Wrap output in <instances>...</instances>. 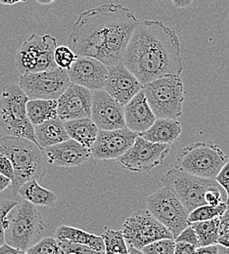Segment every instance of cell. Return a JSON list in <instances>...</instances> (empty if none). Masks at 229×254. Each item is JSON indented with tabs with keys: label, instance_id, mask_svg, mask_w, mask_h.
<instances>
[{
	"label": "cell",
	"instance_id": "6da1fadb",
	"mask_svg": "<svg viewBox=\"0 0 229 254\" xmlns=\"http://www.w3.org/2000/svg\"><path fill=\"white\" fill-rule=\"evenodd\" d=\"M139 21L130 8L107 3L82 12L72 27L68 45L76 56L91 57L107 66L122 63Z\"/></svg>",
	"mask_w": 229,
	"mask_h": 254
},
{
	"label": "cell",
	"instance_id": "7a4b0ae2",
	"mask_svg": "<svg viewBox=\"0 0 229 254\" xmlns=\"http://www.w3.org/2000/svg\"><path fill=\"white\" fill-rule=\"evenodd\" d=\"M122 64L144 85L183 70L179 38L160 21L139 22L132 32Z\"/></svg>",
	"mask_w": 229,
	"mask_h": 254
},
{
	"label": "cell",
	"instance_id": "3957f363",
	"mask_svg": "<svg viewBox=\"0 0 229 254\" xmlns=\"http://www.w3.org/2000/svg\"><path fill=\"white\" fill-rule=\"evenodd\" d=\"M0 152L10 159L14 177L11 184L13 195L22 185L31 180H41L46 174V165L40 148L26 138L6 135L0 139Z\"/></svg>",
	"mask_w": 229,
	"mask_h": 254
},
{
	"label": "cell",
	"instance_id": "277c9868",
	"mask_svg": "<svg viewBox=\"0 0 229 254\" xmlns=\"http://www.w3.org/2000/svg\"><path fill=\"white\" fill-rule=\"evenodd\" d=\"M45 227V221L36 206L24 199L5 217V244L27 252L41 239Z\"/></svg>",
	"mask_w": 229,
	"mask_h": 254
},
{
	"label": "cell",
	"instance_id": "5b68a950",
	"mask_svg": "<svg viewBox=\"0 0 229 254\" xmlns=\"http://www.w3.org/2000/svg\"><path fill=\"white\" fill-rule=\"evenodd\" d=\"M142 91L157 119L177 120L182 116L184 85L180 75L160 76L144 84Z\"/></svg>",
	"mask_w": 229,
	"mask_h": 254
},
{
	"label": "cell",
	"instance_id": "8992f818",
	"mask_svg": "<svg viewBox=\"0 0 229 254\" xmlns=\"http://www.w3.org/2000/svg\"><path fill=\"white\" fill-rule=\"evenodd\" d=\"M228 162L224 151L213 142H194L182 148L175 158V168L205 179H215Z\"/></svg>",
	"mask_w": 229,
	"mask_h": 254
},
{
	"label": "cell",
	"instance_id": "52a82bcc",
	"mask_svg": "<svg viewBox=\"0 0 229 254\" xmlns=\"http://www.w3.org/2000/svg\"><path fill=\"white\" fill-rule=\"evenodd\" d=\"M28 101L29 98L18 84L5 85L0 97V127L6 135L26 138L36 144L34 127L26 110Z\"/></svg>",
	"mask_w": 229,
	"mask_h": 254
},
{
	"label": "cell",
	"instance_id": "ba28073f",
	"mask_svg": "<svg viewBox=\"0 0 229 254\" xmlns=\"http://www.w3.org/2000/svg\"><path fill=\"white\" fill-rule=\"evenodd\" d=\"M56 38L50 34H32L21 45L15 55V65L21 74L54 69Z\"/></svg>",
	"mask_w": 229,
	"mask_h": 254
},
{
	"label": "cell",
	"instance_id": "9c48e42d",
	"mask_svg": "<svg viewBox=\"0 0 229 254\" xmlns=\"http://www.w3.org/2000/svg\"><path fill=\"white\" fill-rule=\"evenodd\" d=\"M147 209L171 233L175 239L186 227L189 212L177 195L168 187L156 190L146 198Z\"/></svg>",
	"mask_w": 229,
	"mask_h": 254
},
{
	"label": "cell",
	"instance_id": "30bf717a",
	"mask_svg": "<svg viewBox=\"0 0 229 254\" xmlns=\"http://www.w3.org/2000/svg\"><path fill=\"white\" fill-rule=\"evenodd\" d=\"M161 183L173 190L188 212L206 204L207 191L220 185L215 179L197 177L175 167L164 174L161 178Z\"/></svg>",
	"mask_w": 229,
	"mask_h": 254
},
{
	"label": "cell",
	"instance_id": "8fae6325",
	"mask_svg": "<svg viewBox=\"0 0 229 254\" xmlns=\"http://www.w3.org/2000/svg\"><path fill=\"white\" fill-rule=\"evenodd\" d=\"M121 231L126 243L139 251L155 241L173 239L171 233L147 208L133 212L126 219Z\"/></svg>",
	"mask_w": 229,
	"mask_h": 254
},
{
	"label": "cell",
	"instance_id": "7c38bea8",
	"mask_svg": "<svg viewBox=\"0 0 229 254\" xmlns=\"http://www.w3.org/2000/svg\"><path fill=\"white\" fill-rule=\"evenodd\" d=\"M70 83L67 69L56 67L50 70L21 74L18 85L29 100H57Z\"/></svg>",
	"mask_w": 229,
	"mask_h": 254
},
{
	"label": "cell",
	"instance_id": "4fadbf2b",
	"mask_svg": "<svg viewBox=\"0 0 229 254\" xmlns=\"http://www.w3.org/2000/svg\"><path fill=\"white\" fill-rule=\"evenodd\" d=\"M169 151V145L152 143L138 135L131 149L116 160L120 166L131 172L149 173L163 164Z\"/></svg>",
	"mask_w": 229,
	"mask_h": 254
},
{
	"label": "cell",
	"instance_id": "5bb4252c",
	"mask_svg": "<svg viewBox=\"0 0 229 254\" xmlns=\"http://www.w3.org/2000/svg\"><path fill=\"white\" fill-rule=\"evenodd\" d=\"M137 136V133L128 127L115 130H99L91 149V158L98 160L117 159L131 149Z\"/></svg>",
	"mask_w": 229,
	"mask_h": 254
},
{
	"label": "cell",
	"instance_id": "9a60e30c",
	"mask_svg": "<svg viewBox=\"0 0 229 254\" xmlns=\"http://www.w3.org/2000/svg\"><path fill=\"white\" fill-rule=\"evenodd\" d=\"M91 93L90 119L99 130H115L126 127L124 105L109 95L104 89L94 90Z\"/></svg>",
	"mask_w": 229,
	"mask_h": 254
},
{
	"label": "cell",
	"instance_id": "2e32d148",
	"mask_svg": "<svg viewBox=\"0 0 229 254\" xmlns=\"http://www.w3.org/2000/svg\"><path fill=\"white\" fill-rule=\"evenodd\" d=\"M92 93L80 85L70 83L57 99V115L63 122L90 118Z\"/></svg>",
	"mask_w": 229,
	"mask_h": 254
},
{
	"label": "cell",
	"instance_id": "e0dca14e",
	"mask_svg": "<svg viewBox=\"0 0 229 254\" xmlns=\"http://www.w3.org/2000/svg\"><path fill=\"white\" fill-rule=\"evenodd\" d=\"M67 72L72 83L85 87L90 91L102 90L108 75V66L94 58L76 56Z\"/></svg>",
	"mask_w": 229,
	"mask_h": 254
},
{
	"label": "cell",
	"instance_id": "ac0fdd59",
	"mask_svg": "<svg viewBox=\"0 0 229 254\" xmlns=\"http://www.w3.org/2000/svg\"><path fill=\"white\" fill-rule=\"evenodd\" d=\"M142 86L139 80L123 64L108 66L104 90L122 105L128 104L142 90Z\"/></svg>",
	"mask_w": 229,
	"mask_h": 254
},
{
	"label": "cell",
	"instance_id": "d6986e66",
	"mask_svg": "<svg viewBox=\"0 0 229 254\" xmlns=\"http://www.w3.org/2000/svg\"><path fill=\"white\" fill-rule=\"evenodd\" d=\"M44 153L49 164L60 167L79 166L91 158V150L71 138L44 149Z\"/></svg>",
	"mask_w": 229,
	"mask_h": 254
},
{
	"label": "cell",
	"instance_id": "ffe728a7",
	"mask_svg": "<svg viewBox=\"0 0 229 254\" xmlns=\"http://www.w3.org/2000/svg\"><path fill=\"white\" fill-rule=\"evenodd\" d=\"M156 119L142 90L125 105L126 127L138 135L148 130Z\"/></svg>",
	"mask_w": 229,
	"mask_h": 254
},
{
	"label": "cell",
	"instance_id": "44dd1931",
	"mask_svg": "<svg viewBox=\"0 0 229 254\" xmlns=\"http://www.w3.org/2000/svg\"><path fill=\"white\" fill-rule=\"evenodd\" d=\"M181 131V125L177 120L156 119L148 130L139 135L152 143L171 145L179 138Z\"/></svg>",
	"mask_w": 229,
	"mask_h": 254
},
{
	"label": "cell",
	"instance_id": "7402d4cb",
	"mask_svg": "<svg viewBox=\"0 0 229 254\" xmlns=\"http://www.w3.org/2000/svg\"><path fill=\"white\" fill-rule=\"evenodd\" d=\"M34 135L36 144L40 150H44L70 139L66 131L64 122L58 117L34 127Z\"/></svg>",
	"mask_w": 229,
	"mask_h": 254
},
{
	"label": "cell",
	"instance_id": "603a6c76",
	"mask_svg": "<svg viewBox=\"0 0 229 254\" xmlns=\"http://www.w3.org/2000/svg\"><path fill=\"white\" fill-rule=\"evenodd\" d=\"M69 137L84 148L91 150L96 140L99 128L90 118L64 122Z\"/></svg>",
	"mask_w": 229,
	"mask_h": 254
},
{
	"label": "cell",
	"instance_id": "cb8c5ba5",
	"mask_svg": "<svg viewBox=\"0 0 229 254\" xmlns=\"http://www.w3.org/2000/svg\"><path fill=\"white\" fill-rule=\"evenodd\" d=\"M56 239L68 241L73 244L87 246L95 251H104V242L101 236L87 233L83 230L71 226H60L56 230Z\"/></svg>",
	"mask_w": 229,
	"mask_h": 254
},
{
	"label": "cell",
	"instance_id": "d4e9b609",
	"mask_svg": "<svg viewBox=\"0 0 229 254\" xmlns=\"http://www.w3.org/2000/svg\"><path fill=\"white\" fill-rule=\"evenodd\" d=\"M18 193L23 199L33 203L35 206H54L58 200L55 192L40 186L37 180L26 182L20 187Z\"/></svg>",
	"mask_w": 229,
	"mask_h": 254
},
{
	"label": "cell",
	"instance_id": "484cf974",
	"mask_svg": "<svg viewBox=\"0 0 229 254\" xmlns=\"http://www.w3.org/2000/svg\"><path fill=\"white\" fill-rule=\"evenodd\" d=\"M29 121L33 127L39 126L46 121L55 119L57 115V100L33 99L29 100L26 105Z\"/></svg>",
	"mask_w": 229,
	"mask_h": 254
},
{
	"label": "cell",
	"instance_id": "4316f807",
	"mask_svg": "<svg viewBox=\"0 0 229 254\" xmlns=\"http://www.w3.org/2000/svg\"><path fill=\"white\" fill-rule=\"evenodd\" d=\"M194 229L198 239V248L218 245L220 234V217L208 221L190 224Z\"/></svg>",
	"mask_w": 229,
	"mask_h": 254
},
{
	"label": "cell",
	"instance_id": "83f0119b",
	"mask_svg": "<svg viewBox=\"0 0 229 254\" xmlns=\"http://www.w3.org/2000/svg\"><path fill=\"white\" fill-rule=\"evenodd\" d=\"M101 237L104 242L105 254H130L122 231L106 229Z\"/></svg>",
	"mask_w": 229,
	"mask_h": 254
},
{
	"label": "cell",
	"instance_id": "f1b7e54d",
	"mask_svg": "<svg viewBox=\"0 0 229 254\" xmlns=\"http://www.w3.org/2000/svg\"><path fill=\"white\" fill-rule=\"evenodd\" d=\"M228 208L229 206L227 202H222L219 205L204 204V205L198 206L194 210L189 212L188 222L191 224V223L201 222V221H208L217 217H221Z\"/></svg>",
	"mask_w": 229,
	"mask_h": 254
},
{
	"label": "cell",
	"instance_id": "f546056e",
	"mask_svg": "<svg viewBox=\"0 0 229 254\" xmlns=\"http://www.w3.org/2000/svg\"><path fill=\"white\" fill-rule=\"evenodd\" d=\"M26 253L29 254H67L60 247L58 240L51 237L40 239Z\"/></svg>",
	"mask_w": 229,
	"mask_h": 254
},
{
	"label": "cell",
	"instance_id": "4dcf8cb0",
	"mask_svg": "<svg viewBox=\"0 0 229 254\" xmlns=\"http://www.w3.org/2000/svg\"><path fill=\"white\" fill-rule=\"evenodd\" d=\"M174 248L173 239H161L145 246L141 252L144 254H174Z\"/></svg>",
	"mask_w": 229,
	"mask_h": 254
},
{
	"label": "cell",
	"instance_id": "1f68e13d",
	"mask_svg": "<svg viewBox=\"0 0 229 254\" xmlns=\"http://www.w3.org/2000/svg\"><path fill=\"white\" fill-rule=\"evenodd\" d=\"M76 59V55L69 46H57L54 51V61L58 67L68 69Z\"/></svg>",
	"mask_w": 229,
	"mask_h": 254
},
{
	"label": "cell",
	"instance_id": "d6a6232c",
	"mask_svg": "<svg viewBox=\"0 0 229 254\" xmlns=\"http://www.w3.org/2000/svg\"><path fill=\"white\" fill-rule=\"evenodd\" d=\"M58 242H59L60 247L63 249V251L67 254H105L104 251H102V252L95 251L87 246L73 244L68 241L58 240Z\"/></svg>",
	"mask_w": 229,
	"mask_h": 254
},
{
	"label": "cell",
	"instance_id": "836d02e7",
	"mask_svg": "<svg viewBox=\"0 0 229 254\" xmlns=\"http://www.w3.org/2000/svg\"><path fill=\"white\" fill-rule=\"evenodd\" d=\"M17 203L18 201L15 199H4L0 201V247L5 244V217Z\"/></svg>",
	"mask_w": 229,
	"mask_h": 254
},
{
	"label": "cell",
	"instance_id": "e575fe53",
	"mask_svg": "<svg viewBox=\"0 0 229 254\" xmlns=\"http://www.w3.org/2000/svg\"><path fill=\"white\" fill-rule=\"evenodd\" d=\"M218 245L229 248V208L220 217V234Z\"/></svg>",
	"mask_w": 229,
	"mask_h": 254
},
{
	"label": "cell",
	"instance_id": "d590c367",
	"mask_svg": "<svg viewBox=\"0 0 229 254\" xmlns=\"http://www.w3.org/2000/svg\"><path fill=\"white\" fill-rule=\"evenodd\" d=\"M175 243H186V244H190L192 246H194L195 248H198V239H197L196 233L194 231V229L191 227V225H189L188 227H186L175 239H174Z\"/></svg>",
	"mask_w": 229,
	"mask_h": 254
},
{
	"label": "cell",
	"instance_id": "8d00e7d4",
	"mask_svg": "<svg viewBox=\"0 0 229 254\" xmlns=\"http://www.w3.org/2000/svg\"><path fill=\"white\" fill-rule=\"evenodd\" d=\"M215 180L226 190L228 194V203H229V161L223 166Z\"/></svg>",
	"mask_w": 229,
	"mask_h": 254
},
{
	"label": "cell",
	"instance_id": "74e56055",
	"mask_svg": "<svg viewBox=\"0 0 229 254\" xmlns=\"http://www.w3.org/2000/svg\"><path fill=\"white\" fill-rule=\"evenodd\" d=\"M0 174L6 176L7 178L13 180L14 170L10 159H8L4 154L0 152Z\"/></svg>",
	"mask_w": 229,
	"mask_h": 254
},
{
	"label": "cell",
	"instance_id": "f35d334b",
	"mask_svg": "<svg viewBox=\"0 0 229 254\" xmlns=\"http://www.w3.org/2000/svg\"><path fill=\"white\" fill-rule=\"evenodd\" d=\"M197 248L186 243H175L174 254H195Z\"/></svg>",
	"mask_w": 229,
	"mask_h": 254
},
{
	"label": "cell",
	"instance_id": "ab89813d",
	"mask_svg": "<svg viewBox=\"0 0 229 254\" xmlns=\"http://www.w3.org/2000/svg\"><path fill=\"white\" fill-rule=\"evenodd\" d=\"M195 254H219V245L199 247L196 249Z\"/></svg>",
	"mask_w": 229,
	"mask_h": 254
},
{
	"label": "cell",
	"instance_id": "60d3db41",
	"mask_svg": "<svg viewBox=\"0 0 229 254\" xmlns=\"http://www.w3.org/2000/svg\"><path fill=\"white\" fill-rule=\"evenodd\" d=\"M26 252L20 251L13 247H10L7 244H4L0 247V254H25Z\"/></svg>",
	"mask_w": 229,
	"mask_h": 254
},
{
	"label": "cell",
	"instance_id": "b9f144b4",
	"mask_svg": "<svg viewBox=\"0 0 229 254\" xmlns=\"http://www.w3.org/2000/svg\"><path fill=\"white\" fill-rule=\"evenodd\" d=\"M170 1L176 8H182V9L190 7L193 3V0H170Z\"/></svg>",
	"mask_w": 229,
	"mask_h": 254
},
{
	"label": "cell",
	"instance_id": "7bdbcfd3",
	"mask_svg": "<svg viewBox=\"0 0 229 254\" xmlns=\"http://www.w3.org/2000/svg\"><path fill=\"white\" fill-rule=\"evenodd\" d=\"M11 184H12L11 179H9L6 176L0 174V192L8 189L9 187H11Z\"/></svg>",
	"mask_w": 229,
	"mask_h": 254
},
{
	"label": "cell",
	"instance_id": "ee69618b",
	"mask_svg": "<svg viewBox=\"0 0 229 254\" xmlns=\"http://www.w3.org/2000/svg\"><path fill=\"white\" fill-rule=\"evenodd\" d=\"M27 0H0V4L3 5H14L17 3H22V2H26Z\"/></svg>",
	"mask_w": 229,
	"mask_h": 254
},
{
	"label": "cell",
	"instance_id": "f6af8a7d",
	"mask_svg": "<svg viewBox=\"0 0 229 254\" xmlns=\"http://www.w3.org/2000/svg\"><path fill=\"white\" fill-rule=\"evenodd\" d=\"M219 254H229V248H224L219 245Z\"/></svg>",
	"mask_w": 229,
	"mask_h": 254
},
{
	"label": "cell",
	"instance_id": "bcb514c9",
	"mask_svg": "<svg viewBox=\"0 0 229 254\" xmlns=\"http://www.w3.org/2000/svg\"><path fill=\"white\" fill-rule=\"evenodd\" d=\"M38 4H40V5H49V4H51V3H53L54 1H56V0H35Z\"/></svg>",
	"mask_w": 229,
	"mask_h": 254
},
{
	"label": "cell",
	"instance_id": "7dc6e473",
	"mask_svg": "<svg viewBox=\"0 0 229 254\" xmlns=\"http://www.w3.org/2000/svg\"><path fill=\"white\" fill-rule=\"evenodd\" d=\"M129 253H130V254H144L141 251L136 250V249H134V248H131V247H130V249H129Z\"/></svg>",
	"mask_w": 229,
	"mask_h": 254
},
{
	"label": "cell",
	"instance_id": "c3c4849f",
	"mask_svg": "<svg viewBox=\"0 0 229 254\" xmlns=\"http://www.w3.org/2000/svg\"><path fill=\"white\" fill-rule=\"evenodd\" d=\"M160 1H166V0H160Z\"/></svg>",
	"mask_w": 229,
	"mask_h": 254
},
{
	"label": "cell",
	"instance_id": "681fc988",
	"mask_svg": "<svg viewBox=\"0 0 229 254\" xmlns=\"http://www.w3.org/2000/svg\"><path fill=\"white\" fill-rule=\"evenodd\" d=\"M228 206H229V203H228Z\"/></svg>",
	"mask_w": 229,
	"mask_h": 254
},
{
	"label": "cell",
	"instance_id": "f907efd6",
	"mask_svg": "<svg viewBox=\"0 0 229 254\" xmlns=\"http://www.w3.org/2000/svg\"><path fill=\"white\" fill-rule=\"evenodd\" d=\"M25 254H27V253H25Z\"/></svg>",
	"mask_w": 229,
	"mask_h": 254
},
{
	"label": "cell",
	"instance_id": "816d5d0a",
	"mask_svg": "<svg viewBox=\"0 0 229 254\" xmlns=\"http://www.w3.org/2000/svg\"><path fill=\"white\" fill-rule=\"evenodd\" d=\"M0 207H1V204H0Z\"/></svg>",
	"mask_w": 229,
	"mask_h": 254
}]
</instances>
